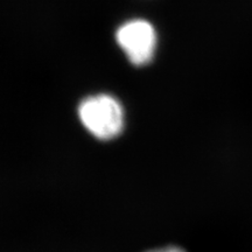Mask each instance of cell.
Masks as SVG:
<instances>
[{"label": "cell", "instance_id": "obj_1", "mask_svg": "<svg viewBox=\"0 0 252 252\" xmlns=\"http://www.w3.org/2000/svg\"><path fill=\"white\" fill-rule=\"evenodd\" d=\"M77 113L86 130L99 140L116 139L124 131V109L110 94H100L87 97L78 105Z\"/></svg>", "mask_w": 252, "mask_h": 252}, {"label": "cell", "instance_id": "obj_2", "mask_svg": "<svg viewBox=\"0 0 252 252\" xmlns=\"http://www.w3.org/2000/svg\"><path fill=\"white\" fill-rule=\"evenodd\" d=\"M116 40L135 65H144L152 60L157 46V34L152 25L145 20H132L119 27Z\"/></svg>", "mask_w": 252, "mask_h": 252}, {"label": "cell", "instance_id": "obj_3", "mask_svg": "<svg viewBox=\"0 0 252 252\" xmlns=\"http://www.w3.org/2000/svg\"><path fill=\"white\" fill-rule=\"evenodd\" d=\"M146 252H186V251L180 247H175V245H167V247L152 249V250H149Z\"/></svg>", "mask_w": 252, "mask_h": 252}]
</instances>
